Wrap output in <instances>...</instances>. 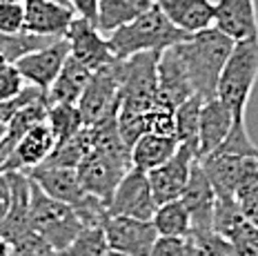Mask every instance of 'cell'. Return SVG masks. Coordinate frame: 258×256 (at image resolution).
<instances>
[{
    "label": "cell",
    "mask_w": 258,
    "mask_h": 256,
    "mask_svg": "<svg viewBox=\"0 0 258 256\" xmlns=\"http://www.w3.org/2000/svg\"><path fill=\"white\" fill-rule=\"evenodd\" d=\"M234 45L236 42L232 38L220 34L216 27H209L205 31L191 34L185 42L174 47L187 72L194 94L201 96L203 100L216 96L220 72L232 54Z\"/></svg>",
    "instance_id": "6da1fadb"
},
{
    "label": "cell",
    "mask_w": 258,
    "mask_h": 256,
    "mask_svg": "<svg viewBox=\"0 0 258 256\" xmlns=\"http://www.w3.org/2000/svg\"><path fill=\"white\" fill-rule=\"evenodd\" d=\"M189 36L191 34L171 25L167 16L154 5L147 14L129 23L127 27H120L114 34H109L107 40H109V49L116 60H125L136 54H163L169 47L185 42Z\"/></svg>",
    "instance_id": "7a4b0ae2"
},
{
    "label": "cell",
    "mask_w": 258,
    "mask_h": 256,
    "mask_svg": "<svg viewBox=\"0 0 258 256\" xmlns=\"http://www.w3.org/2000/svg\"><path fill=\"white\" fill-rule=\"evenodd\" d=\"M258 81V38H247L234 45L218 78L216 96L232 109L234 118H245L247 103Z\"/></svg>",
    "instance_id": "3957f363"
},
{
    "label": "cell",
    "mask_w": 258,
    "mask_h": 256,
    "mask_svg": "<svg viewBox=\"0 0 258 256\" xmlns=\"http://www.w3.org/2000/svg\"><path fill=\"white\" fill-rule=\"evenodd\" d=\"M158 56L160 54H136L118 62L120 78V109L127 114H145L158 107Z\"/></svg>",
    "instance_id": "277c9868"
},
{
    "label": "cell",
    "mask_w": 258,
    "mask_h": 256,
    "mask_svg": "<svg viewBox=\"0 0 258 256\" xmlns=\"http://www.w3.org/2000/svg\"><path fill=\"white\" fill-rule=\"evenodd\" d=\"M31 229L45 243H49L56 252L74 243V238L83 232V223L72 205H64L42 194L40 187L31 183V207H29Z\"/></svg>",
    "instance_id": "5b68a950"
},
{
    "label": "cell",
    "mask_w": 258,
    "mask_h": 256,
    "mask_svg": "<svg viewBox=\"0 0 258 256\" xmlns=\"http://www.w3.org/2000/svg\"><path fill=\"white\" fill-rule=\"evenodd\" d=\"M76 107L80 111V116H83L85 127H94L105 120L118 118V109H120V78H118L116 60L91 74Z\"/></svg>",
    "instance_id": "8992f818"
},
{
    "label": "cell",
    "mask_w": 258,
    "mask_h": 256,
    "mask_svg": "<svg viewBox=\"0 0 258 256\" xmlns=\"http://www.w3.org/2000/svg\"><path fill=\"white\" fill-rule=\"evenodd\" d=\"M129 169H132L129 165L107 156V154L98 152V149H91L87 156L83 158V163L76 167V174H78V180L83 185L85 194L94 196V199L103 201L105 205H109L118 183H120L122 176Z\"/></svg>",
    "instance_id": "52a82bcc"
},
{
    "label": "cell",
    "mask_w": 258,
    "mask_h": 256,
    "mask_svg": "<svg viewBox=\"0 0 258 256\" xmlns=\"http://www.w3.org/2000/svg\"><path fill=\"white\" fill-rule=\"evenodd\" d=\"M156 207L158 205H156L152 187H149L147 172L132 167L118 183L107 210H109L111 216H129V218H138V221H152Z\"/></svg>",
    "instance_id": "ba28073f"
},
{
    "label": "cell",
    "mask_w": 258,
    "mask_h": 256,
    "mask_svg": "<svg viewBox=\"0 0 258 256\" xmlns=\"http://www.w3.org/2000/svg\"><path fill=\"white\" fill-rule=\"evenodd\" d=\"M107 247L127 256H149L158 232L152 221H138L129 216H107L103 223Z\"/></svg>",
    "instance_id": "9c48e42d"
},
{
    "label": "cell",
    "mask_w": 258,
    "mask_h": 256,
    "mask_svg": "<svg viewBox=\"0 0 258 256\" xmlns=\"http://www.w3.org/2000/svg\"><path fill=\"white\" fill-rule=\"evenodd\" d=\"M64 40H67V45H69V56H72L74 60H78L80 65L91 69V72L111 65V62L116 60L109 49L107 36L100 34L98 27L87 18L76 16V20H74L72 27L64 34Z\"/></svg>",
    "instance_id": "30bf717a"
},
{
    "label": "cell",
    "mask_w": 258,
    "mask_h": 256,
    "mask_svg": "<svg viewBox=\"0 0 258 256\" xmlns=\"http://www.w3.org/2000/svg\"><path fill=\"white\" fill-rule=\"evenodd\" d=\"M216 191H214L212 183L207 180L205 172L198 163H194L191 167V176H189V183H187L185 191L180 196L182 207L187 210L191 221V238H201L205 234L214 232L212 223H214V207H216Z\"/></svg>",
    "instance_id": "8fae6325"
},
{
    "label": "cell",
    "mask_w": 258,
    "mask_h": 256,
    "mask_svg": "<svg viewBox=\"0 0 258 256\" xmlns=\"http://www.w3.org/2000/svg\"><path fill=\"white\" fill-rule=\"evenodd\" d=\"M67 58H69L67 40L58 38V40L49 42L47 47H40V49L23 56L16 62V69L20 72V76L25 78L27 85L47 92L53 85V81L58 78V74H60Z\"/></svg>",
    "instance_id": "7c38bea8"
},
{
    "label": "cell",
    "mask_w": 258,
    "mask_h": 256,
    "mask_svg": "<svg viewBox=\"0 0 258 256\" xmlns=\"http://www.w3.org/2000/svg\"><path fill=\"white\" fill-rule=\"evenodd\" d=\"M194 163H198L196 156H194L191 152H187L185 147L178 145V152H176L167 163L152 169V172H147L149 187H152L156 205H165V203L180 199L187 183H189Z\"/></svg>",
    "instance_id": "4fadbf2b"
},
{
    "label": "cell",
    "mask_w": 258,
    "mask_h": 256,
    "mask_svg": "<svg viewBox=\"0 0 258 256\" xmlns=\"http://www.w3.org/2000/svg\"><path fill=\"white\" fill-rule=\"evenodd\" d=\"M25 31L42 38H64L67 29L76 20L74 7L53 0H25Z\"/></svg>",
    "instance_id": "5bb4252c"
},
{
    "label": "cell",
    "mask_w": 258,
    "mask_h": 256,
    "mask_svg": "<svg viewBox=\"0 0 258 256\" xmlns=\"http://www.w3.org/2000/svg\"><path fill=\"white\" fill-rule=\"evenodd\" d=\"M53 147H56V138L49 127V122H40V125L31 127L27 134L18 141V145L12 149L9 158L3 163L0 172H31L51 156Z\"/></svg>",
    "instance_id": "9a60e30c"
},
{
    "label": "cell",
    "mask_w": 258,
    "mask_h": 256,
    "mask_svg": "<svg viewBox=\"0 0 258 256\" xmlns=\"http://www.w3.org/2000/svg\"><path fill=\"white\" fill-rule=\"evenodd\" d=\"M156 74H158V107L167 111H176V107H180L185 100L196 96L174 47L165 49L158 56Z\"/></svg>",
    "instance_id": "2e32d148"
},
{
    "label": "cell",
    "mask_w": 258,
    "mask_h": 256,
    "mask_svg": "<svg viewBox=\"0 0 258 256\" xmlns=\"http://www.w3.org/2000/svg\"><path fill=\"white\" fill-rule=\"evenodd\" d=\"M7 176H9V185H12V207H9L7 216L0 221V236L16 245L34 234L29 218L31 180L23 172H7Z\"/></svg>",
    "instance_id": "e0dca14e"
},
{
    "label": "cell",
    "mask_w": 258,
    "mask_h": 256,
    "mask_svg": "<svg viewBox=\"0 0 258 256\" xmlns=\"http://www.w3.org/2000/svg\"><path fill=\"white\" fill-rule=\"evenodd\" d=\"M214 27L234 42L258 38L256 0H218L214 5Z\"/></svg>",
    "instance_id": "ac0fdd59"
},
{
    "label": "cell",
    "mask_w": 258,
    "mask_h": 256,
    "mask_svg": "<svg viewBox=\"0 0 258 256\" xmlns=\"http://www.w3.org/2000/svg\"><path fill=\"white\" fill-rule=\"evenodd\" d=\"M29 180L40 187L42 194L49 199L64 203V205L78 207L80 203L87 199L83 185L78 180L76 169H64V167H49V165H38L31 172H27Z\"/></svg>",
    "instance_id": "d6986e66"
},
{
    "label": "cell",
    "mask_w": 258,
    "mask_h": 256,
    "mask_svg": "<svg viewBox=\"0 0 258 256\" xmlns=\"http://www.w3.org/2000/svg\"><path fill=\"white\" fill-rule=\"evenodd\" d=\"M212 229L236 247H258V229L240 214L234 196H218Z\"/></svg>",
    "instance_id": "ffe728a7"
},
{
    "label": "cell",
    "mask_w": 258,
    "mask_h": 256,
    "mask_svg": "<svg viewBox=\"0 0 258 256\" xmlns=\"http://www.w3.org/2000/svg\"><path fill=\"white\" fill-rule=\"evenodd\" d=\"M234 125V114L218 96L203 100L201 109V132H198V161L207 158L227 138Z\"/></svg>",
    "instance_id": "44dd1931"
},
{
    "label": "cell",
    "mask_w": 258,
    "mask_h": 256,
    "mask_svg": "<svg viewBox=\"0 0 258 256\" xmlns=\"http://www.w3.org/2000/svg\"><path fill=\"white\" fill-rule=\"evenodd\" d=\"M171 25L187 34H198L214 27V3L212 0H154Z\"/></svg>",
    "instance_id": "7402d4cb"
},
{
    "label": "cell",
    "mask_w": 258,
    "mask_h": 256,
    "mask_svg": "<svg viewBox=\"0 0 258 256\" xmlns=\"http://www.w3.org/2000/svg\"><path fill=\"white\" fill-rule=\"evenodd\" d=\"M258 156H229V154H209L207 158L198 161L207 180L212 183L216 196H234L236 185L240 183L247 163Z\"/></svg>",
    "instance_id": "603a6c76"
},
{
    "label": "cell",
    "mask_w": 258,
    "mask_h": 256,
    "mask_svg": "<svg viewBox=\"0 0 258 256\" xmlns=\"http://www.w3.org/2000/svg\"><path fill=\"white\" fill-rule=\"evenodd\" d=\"M154 7V0H98L96 27L103 36L114 34L116 29L127 27L143 14Z\"/></svg>",
    "instance_id": "cb8c5ba5"
},
{
    "label": "cell",
    "mask_w": 258,
    "mask_h": 256,
    "mask_svg": "<svg viewBox=\"0 0 258 256\" xmlns=\"http://www.w3.org/2000/svg\"><path fill=\"white\" fill-rule=\"evenodd\" d=\"M91 74H94L91 69L80 65L78 60H74V58L69 56L67 60H64L60 74H58V78L53 81L51 87L47 89L49 105H78Z\"/></svg>",
    "instance_id": "d4e9b609"
},
{
    "label": "cell",
    "mask_w": 258,
    "mask_h": 256,
    "mask_svg": "<svg viewBox=\"0 0 258 256\" xmlns=\"http://www.w3.org/2000/svg\"><path fill=\"white\" fill-rule=\"evenodd\" d=\"M176 152H178L176 136L145 134L132 147V167L141 169V172H152L167 163Z\"/></svg>",
    "instance_id": "484cf974"
},
{
    "label": "cell",
    "mask_w": 258,
    "mask_h": 256,
    "mask_svg": "<svg viewBox=\"0 0 258 256\" xmlns=\"http://www.w3.org/2000/svg\"><path fill=\"white\" fill-rule=\"evenodd\" d=\"M201 109L203 98L191 96L189 100L176 107L174 111V136L180 147L191 152L198 161V132H201Z\"/></svg>",
    "instance_id": "4316f807"
},
{
    "label": "cell",
    "mask_w": 258,
    "mask_h": 256,
    "mask_svg": "<svg viewBox=\"0 0 258 256\" xmlns=\"http://www.w3.org/2000/svg\"><path fill=\"white\" fill-rule=\"evenodd\" d=\"M96 145V130L94 127H83L80 132H76L72 138H67L64 143L53 147L51 156L47 158L42 165L49 167H64V169H76L83 158L94 149Z\"/></svg>",
    "instance_id": "83f0119b"
},
{
    "label": "cell",
    "mask_w": 258,
    "mask_h": 256,
    "mask_svg": "<svg viewBox=\"0 0 258 256\" xmlns=\"http://www.w3.org/2000/svg\"><path fill=\"white\" fill-rule=\"evenodd\" d=\"M152 223L158 232V236H174L187 238L191 234V221L187 210L180 201H171L165 205H158L152 216Z\"/></svg>",
    "instance_id": "f1b7e54d"
},
{
    "label": "cell",
    "mask_w": 258,
    "mask_h": 256,
    "mask_svg": "<svg viewBox=\"0 0 258 256\" xmlns=\"http://www.w3.org/2000/svg\"><path fill=\"white\" fill-rule=\"evenodd\" d=\"M234 201L238 205L240 214L258 229V158H251L247 163L240 183L236 185Z\"/></svg>",
    "instance_id": "f546056e"
},
{
    "label": "cell",
    "mask_w": 258,
    "mask_h": 256,
    "mask_svg": "<svg viewBox=\"0 0 258 256\" xmlns=\"http://www.w3.org/2000/svg\"><path fill=\"white\" fill-rule=\"evenodd\" d=\"M47 122H49L56 145L64 143L67 138H72L76 132L85 127L83 116L76 105H49V114H47Z\"/></svg>",
    "instance_id": "4dcf8cb0"
},
{
    "label": "cell",
    "mask_w": 258,
    "mask_h": 256,
    "mask_svg": "<svg viewBox=\"0 0 258 256\" xmlns=\"http://www.w3.org/2000/svg\"><path fill=\"white\" fill-rule=\"evenodd\" d=\"M107 249L103 227H83L74 243L58 252V256H105Z\"/></svg>",
    "instance_id": "1f68e13d"
},
{
    "label": "cell",
    "mask_w": 258,
    "mask_h": 256,
    "mask_svg": "<svg viewBox=\"0 0 258 256\" xmlns=\"http://www.w3.org/2000/svg\"><path fill=\"white\" fill-rule=\"evenodd\" d=\"M212 154H229V156H258V147L249 138L245 118H234V125L229 130L227 138L216 147Z\"/></svg>",
    "instance_id": "d6a6232c"
},
{
    "label": "cell",
    "mask_w": 258,
    "mask_h": 256,
    "mask_svg": "<svg viewBox=\"0 0 258 256\" xmlns=\"http://www.w3.org/2000/svg\"><path fill=\"white\" fill-rule=\"evenodd\" d=\"M149 256H203L201 247L194 243L191 236L174 238V236H158Z\"/></svg>",
    "instance_id": "836d02e7"
},
{
    "label": "cell",
    "mask_w": 258,
    "mask_h": 256,
    "mask_svg": "<svg viewBox=\"0 0 258 256\" xmlns=\"http://www.w3.org/2000/svg\"><path fill=\"white\" fill-rule=\"evenodd\" d=\"M143 122H145V134L174 136V111L154 107L143 114Z\"/></svg>",
    "instance_id": "e575fe53"
},
{
    "label": "cell",
    "mask_w": 258,
    "mask_h": 256,
    "mask_svg": "<svg viewBox=\"0 0 258 256\" xmlns=\"http://www.w3.org/2000/svg\"><path fill=\"white\" fill-rule=\"evenodd\" d=\"M25 87L27 83L16 69V65H0V103L18 98Z\"/></svg>",
    "instance_id": "d590c367"
},
{
    "label": "cell",
    "mask_w": 258,
    "mask_h": 256,
    "mask_svg": "<svg viewBox=\"0 0 258 256\" xmlns=\"http://www.w3.org/2000/svg\"><path fill=\"white\" fill-rule=\"evenodd\" d=\"M25 31L23 3H0V34H20Z\"/></svg>",
    "instance_id": "8d00e7d4"
},
{
    "label": "cell",
    "mask_w": 258,
    "mask_h": 256,
    "mask_svg": "<svg viewBox=\"0 0 258 256\" xmlns=\"http://www.w3.org/2000/svg\"><path fill=\"white\" fill-rule=\"evenodd\" d=\"M194 243L201 247L203 256H238L236 252V245L229 243L227 238L218 236L216 232H209L201 238H194Z\"/></svg>",
    "instance_id": "74e56055"
},
{
    "label": "cell",
    "mask_w": 258,
    "mask_h": 256,
    "mask_svg": "<svg viewBox=\"0 0 258 256\" xmlns=\"http://www.w3.org/2000/svg\"><path fill=\"white\" fill-rule=\"evenodd\" d=\"M45 94H47V92H42V89L27 85V87L23 89V94H20L18 98L7 100V103H0V127H7V122L12 120V116H14L20 107H23V105L31 103V100H36V98H40V96H45Z\"/></svg>",
    "instance_id": "f35d334b"
},
{
    "label": "cell",
    "mask_w": 258,
    "mask_h": 256,
    "mask_svg": "<svg viewBox=\"0 0 258 256\" xmlns=\"http://www.w3.org/2000/svg\"><path fill=\"white\" fill-rule=\"evenodd\" d=\"M9 256H58V252L49 243H45L38 234H31L25 241L12 245V254Z\"/></svg>",
    "instance_id": "ab89813d"
},
{
    "label": "cell",
    "mask_w": 258,
    "mask_h": 256,
    "mask_svg": "<svg viewBox=\"0 0 258 256\" xmlns=\"http://www.w3.org/2000/svg\"><path fill=\"white\" fill-rule=\"evenodd\" d=\"M69 5L74 7V12L80 18H87L96 25V12H98V0H69Z\"/></svg>",
    "instance_id": "60d3db41"
},
{
    "label": "cell",
    "mask_w": 258,
    "mask_h": 256,
    "mask_svg": "<svg viewBox=\"0 0 258 256\" xmlns=\"http://www.w3.org/2000/svg\"><path fill=\"white\" fill-rule=\"evenodd\" d=\"M9 207H12V185L7 172H0V221L7 216Z\"/></svg>",
    "instance_id": "b9f144b4"
},
{
    "label": "cell",
    "mask_w": 258,
    "mask_h": 256,
    "mask_svg": "<svg viewBox=\"0 0 258 256\" xmlns=\"http://www.w3.org/2000/svg\"><path fill=\"white\" fill-rule=\"evenodd\" d=\"M9 154H12V147H9L5 141H0V167H3V163L9 158Z\"/></svg>",
    "instance_id": "7bdbcfd3"
},
{
    "label": "cell",
    "mask_w": 258,
    "mask_h": 256,
    "mask_svg": "<svg viewBox=\"0 0 258 256\" xmlns=\"http://www.w3.org/2000/svg\"><path fill=\"white\" fill-rule=\"evenodd\" d=\"M9 254H12V243L0 236V256H9Z\"/></svg>",
    "instance_id": "ee69618b"
},
{
    "label": "cell",
    "mask_w": 258,
    "mask_h": 256,
    "mask_svg": "<svg viewBox=\"0 0 258 256\" xmlns=\"http://www.w3.org/2000/svg\"><path fill=\"white\" fill-rule=\"evenodd\" d=\"M105 256H127V254H120V252H114V249H107Z\"/></svg>",
    "instance_id": "f6af8a7d"
},
{
    "label": "cell",
    "mask_w": 258,
    "mask_h": 256,
    "mask_svg": "<svg viewBox=\"0 0 258 256\" xmlns=\"http://www.w3.org/2000/svg\"><path fill=\"white\" fill-rule=\"evenodd\" d=\"M0 3H25V0H0Z\"/></svg>",
    "instance_id": "bcb514c9"
},
{
    "label": "cell",
    "mask_w": 258,
    "mask_h": 256,
    "mask_svg": "<svg viewBox=\"0 0 258 256\" xmlns=\"http://www.w3.org/2000/svg\"><path fill=\"white\" fill-rule=\"evenodd\" d=\"M53 3H62V5H69V0H53ZM72 7V5H69Z\"/></svg>",
    "instance_id": "7dc6e473"
},
{
    "label": "cell",
    "mask_w": 258,
    "mask_h": 256,
    "mask_svg": "<svg viewBox=\"0 0 258 256\" xmlns=\"http://www.w3.org/2000/svg\"><path fill=\"white\" fill-rule=\"evenodd\" d=\"M3 136H5V127H0V141H3Z\"/></svg>",
    "instance_id": "c3c4849f"
}]
</instances>
